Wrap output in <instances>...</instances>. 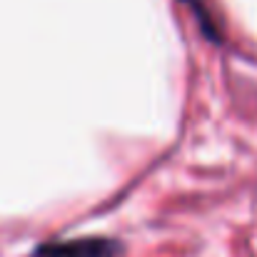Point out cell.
Listing matches in <instances>:
<instances>
[{"instance_id": "7a4b0ae2", "label": "cell", "mask_w": 257, "mask_h": 257, "mask_svg": "<svg viewBox=\"0 0 257 257\" xmlns=\"http://www.w3.org/2000/svg\"><path fill=\"white\" fill-rule=\"evenodd\" d=\"M185 3H192V5H195V8H197V5H200V0H185Z\"/></svg>"}, {"instance_id": "6da1fadb", "label": "cell", "mask_w": 257, "mask_h": 257, "mask_svg": "<svg viewBox=\"0 0 257 257\" xmlns=\"http://www.w3.org/2000/svg\"><path fill=\"white\" fill-rule=\"evenodd\" d=\"M122 245L110 237H78L63 242H45L40 245L33 257H117Z\"/></svg>"}]
</instances>
